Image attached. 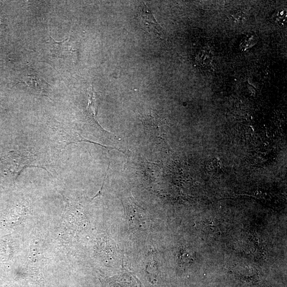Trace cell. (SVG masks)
<instances>
[{
    "label": "cell",
    "instance_id": "obj_1",
    "mask_svg": "<svg viewBox=\"0 0 287 287\" xmlns=\"http://www.w3.org/2000/svg\"><path fill=\"white\" fill-rule=\"evenodd\" d=\"M36 156L27 151H11L0 156V172L2 174L17 177L27 167H37Z\"/></svg>",
    "mask_w": 287,
    "mask_h": 287
},
{
    "label": "cell",
    "instance_id": "obj_2",
    "mask_svg": "<svg viewBox=\"0 0 287 287\" xmlns=\"http://www.w3.org/2000/svg\"><path fill=\"white\" fill-rule=\"evenodd\" d=\"M125 208L131 225L139 229L147 228L148 218L145 211L138 205L132 197L126 199Z\"/></svg>",
    "mask_w": 287,
    "mask_h": 287
},
{
    "label": "cell",
    "instance_id": "obj_3",
    "mask_svg": "<svg viewBox=\"0 0 287 287\" xmlns=\"http://www.w3.org/2000/svg\"><path fill=\"white\" fill-rule=\"evenodd\" d=\"M140 24L145 31L162 38L164 36L162 28L158 24L152 11L145 4L140 7Z\"/></svg>",
    "mask_w": 287,
    "mask_h": 287
},
{
    "label": "cell",
    "instance_id": "obj_4",
    "mask_svg": "<svg viewBox=\"0 0 287 287\" xmlns=\"http://www.w3.org/2000/svg\"><path fill=\"white\" fill-rule=\"evenodd\" d=\"M52 137L57 144L60 146L65 147L72 143L86 141L79 135H73L71 130L65 129L59 125L51 128Z\"/></svg>",
    "mask_w": 287,
    "mask_h": 287
},
{
    "label": "cell",
    "instance_id": "obj_5",
    "mask_svg": "<svg viewBox=\"0 0 287 287\" xmlns=\"http://www.w3.org/2000/svg\"><path fill=\"white\" fill-rule=\"evenodd\" d=\"M50 40L48 42L51 46V52L53 55L59 57H66L67 55L72 54V50L70 39H68L63 42H57L50 36Z\"/></svg>",
    "mask_w": 287,
    "mask_h": 287
},
{
    "label": "cell",
    "instance_id": "obj_6",
    "mask_svg": "<svg viewBox=\"0 0 287 287\" xmlns=\"http://www.w3.org/2000/svg\"><path fill=\"white\" fill-rule=\"evenodd\" d=\"M96 98L94 95L93 90H92L91 95L90 96V99L88 102V111L91 113L93 118H95L96 116V110L97 105L96 104Z\"/></svg>",
    "mask_w": 287,
    "mask_h": 287
}]
</instances>
